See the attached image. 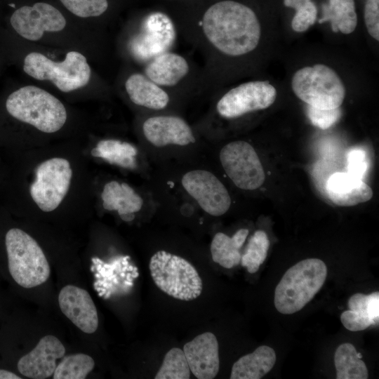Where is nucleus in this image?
Instances as JSON below:
<instances>
[{"label": "nucleus", "mask_w": 379, "mask_h": 379, "mask_svg": "<svg viewBox=\"0 0 379 379\" xmlns=\"http://www.w3.org/2000/svg\"><path fill=\"white\" fill-rule=\"evenodd\" d=\"M6 107L15 119L47 133L59 131L67 120L64 105L50 93L34 86L13 92L6 100Z\"/></svg>", "instance_id": "20e7f679"}, {"label": "nucleus", "mask_w": 379, "mask_h": 379, "mask_svg": "<svg viewBox=\"0 0 379 379\" xmlns=\"http://www.w3.org/2000/svg\"><path fill=\"white\" fill-rule=\"evenodd\" d=\"M11 24L16 32L30 41H38L45 32H56L63 29L66 20L55 7L44 2L32 6H22L12 14Z\"/></svg>", "instance_id": "f8f14e48"}, {"label": "nucleus", "mask_w": 379, "mask_h": 379, "mask_svg": "<svg viewBox=\"0 0 379 379\" xmlns=\"http://www.w3.org/2000/svg\"><path fill=\"white\" fill-rule=\"evenodd\" d=\"M269 247L270 240L267 234L262 230L255 231L241 256V265L246 267L249 273L256 272L265 260Z\"/></svg>", "instance_id": "bb28decb"}, {"label": "nucleus", "mask_w": 379, "mask_h": 379, "mask_svg": "<svg viewBox=\"0 0 379 379\" xmlns=\"http://www.w3.org/2000/svg\"><path fill=\"white\" fill-rule=\"evenodd\" d=\"M189 71V63L183 56L166 51L149 60L145 72L150 80L164 87L175 86Z\"/></svg>", "instance_id": "6ab92c4d"}, {"label": "nucleus", "mask_w": 379, "mask_h": 379, "mask_svg": "<svg viewBox=\"0 0 379 379\" xmlns=\"http://www.w3.org/2000/svg\"><path fill=\"white\" fill-rule=\"evenodd\" d=\"M94 359L89 355L77 353L63 357L57 364L54 379H84L93 370Z\"/></svg>", "instance_id": "a878e982"}, {"label": "nucleus", "mask_w": 379, "mask_h": 379, "mask_svg": "<svg viewBox=\"0 0 379 379\" xmlns=\"http://www.w3.org/2000/svg\"><path fill=\"white\" fill-rule=\"evenodd\" d=\"M124 284L131 286H133V283L130 281H124Z\"/></svg>", "instance_id": "4c0bfd02"}, {"label": "nucleus", "mask_w": 379, "mask_h": 379, "mask_svg": "<svg viewBox=\"0 0 379 379\" xmlns=\"http://www.w3.org/2000/svg\"><path fill=\"white\" fill-rule=\"evenodd\" d=\"M307 112L311 123L323 130L327 129L335 124L342 114L340 107L324 109L309 105Z\"/></svg>", "instance_id": "2f4dec72"}, {"label": "nucleus", "mask_w": 379, "mask_h": 379, "mask_svg": "<svg viewBox=\"0 0 379 379\" xmlns=\"http://www.w3.org/2000/svg\"><path fill=\"white\" fill-rule=\"evenodd\" d=\"M6 262L1 272L15 285L31 288L45 283L51 274L48 261L36 241L17 227L4 238Z\"/></svg>", "instance_id": "f03ea898"}, {"label": "nucleus", "mask_w": 379, "mask_h": 379, "mask_svg": "<svg viewBox=\"0 0 379 379\" xmlns=\"http://www.w3.org/2000/svg\"><path fill=\"white\" fill-rule=\"evenodd\" d=\"M182 185L209 215L220 216L229 210L231 204L229 192L212 173L204 170L189 171L182 177Z\"/></svg>", "instance_id": "9b49d317"}, {"label": "nucleus", "mask_w": 379, "mask_h": 379, "mask_svg": "<svg viewBox=\"0 0 379 379\" xmlns=\"http://www.w3.org/2000/svg\"><path fill=\"white\" fill-rule=\"evenodd\" d=\"M142 131L146 139L158 147L168 145L185 146L196 141L188 124L175 116L149 117L143 123Z\"/></svg>", "instance_id": "dca6fc26"}, {"label": "nucleus", "mask_w": 379, "mask_h": 379, "mask_svg": "<svg viewBox=\"0 0 379 379\" xmlns=\"http://www.w3.org/2000/svg\"><path fill=\"white\" fill-rule=\"evenodd\" d=\"M277 98L275 88L267 81H248L227 91L216 109L226 119H234L271 106Z\"/></svg>", "instance_id": "9d476101"}, {"label": "nucleus", "mask_w": 379, "mask_h": 379, "mask_svg": "<svg viewBox=\"0 0 379 379\" xmlns=\"http://www.w3.org/2000/svg\"><path fill=\"white\" fill-rule=\"evenodd\" d=\"M149 268L156 286L173 298L190 301L202 291V281L196 268L185 258L159 251L150 258Z\"/></svg>", "instance_id": "39448f33"}, {"label": "nucleus", "mask_w": 379, "mask_h": 379, "mask_svg": "<svg viewBox=\"0 0 379 379\" xmlns=\"http://www.w3.org/2000/svg\"><path fill=\"white\" fill-rule=\"evenodd\" d=\"M23 69L37 80L51 81L62 92H70L88 84L91 70L86 57L69 51L62 62H55L44 55L32 52L24 60Z\"/></svg>", "instance_id": "423d86ee"}, {"label": "nucleus", "mask_w": 379, "mask_h": 379, "mask_svg": "<svg viewBox=\"0 0 379 379\" xmlns=\"http://www.w3.org/2000/svg\"><path fill=\"white\" fill-rule=\"evenodd\" d=\"M348 173L361 180L368 168L366 152L360 149H354L347 154Z\"/></svg>", "instance_id": "72a5a7b5"}, {"label": "nucleus", "mask_w": 379, "mask_h": 379, "mask_svg": "<svg viewBox=\"0 0 379 379\" xmlns=\"http://www.w3.org/2000/svg\"><path fill=\"white\" fill-rule=\"evenodd\" d=\"M58 300L62 314L80 331L91 334L97 330V308L86 290L72 284L66 285L60 289Z\"/></svg>", "instance_id": "4468645a"}, {"label": "nucleus", "mask_w": 379, "mask_h": 379, "mask_svg": "<svg viewBox=\"0 0 379 379\" xmlns=\"http://www.w3.org/2000/svg\"><path fill=\"white\" fill-rule=\"evenodd\" d=\"M91 155L102 158L111 164L133 169L136 167L137 149L131 144L118 140H100L93 148Z\"/></svg>", "instance_id": "b1692460"}, {"label": "nucleus", "mask_w": 379, "mask_h": 379, "mask_svg": "<svg viewBox=\"0 0 379 379\" xmlns=\"http://www.w3.org/2000/svg\"><path fill=\"white\" fill-rule=\"evenodd\" d=\"M121 276L122 277H125V274H124V273H121Z\"/></svg>", "instance_id": "58836bf2"}, {"label": "nucleus", "mask_w": 379, "mask_h": 379, "mask_svg": "<svg viewBox=\"0 0 379 379\" xmlns=\"http://www.w3.org/2000/svg\"><path fill=\"white\" fill-rule=\"evenodd\" d=\"M201 32L206 41L220 53L240 56L258 46L260 25L251 8L239 2L225 0L210 6L204 13Z\"/></svg>", "instance_id": "f257e3e1"}, {"label": "nucleus", "mask_w": 379, "mask_h": 379, "mask_svg": "<svg viewBox=\"0 0 379 379\" xmlns=\"http://www.w3.org/2000/svg\"><path fill=\"white\" fill-rule=\"evenodd\" d=\"M72 176L70 164L63 158H51L37 166L29 192L41 211L51 212L59 206L69 191Z\"/></svg>", "instance_id": "6e6552de"}, {"label": "nucleus", "mask_w": 379, "mask_h": 379, "mask_svg": "<svg viewBox=\"0 0 379 379\" xmlns=\"http://www.w3.org/2000/svg\"><path fill=\"white\" fill-rule=\"evenodd\" d=\"M190 369L182 350L171 348L165 355L155 379H189Z\"/></svg>", "instance_id": "cd10ccee"}, {"label": "nucleus", "mask_w": 379, "mask_h": 379, "mask_svg": "<svg viewBox=\"0 0 379 379\" xmlns=\"http://www.w3.org/2000/svg\"><path fill=\"white\" fill-rule=\"evenodd\" d=\"M130 100L135 105L151 109H164L169 102V95L160 86L145 74L134 73L125 82Z\"/></svg>", "instance_id": "aec40b11"}, {"label": "nucleus", "mask_w": 379, "mask_h": 379, "mask_svg": "<svg viewBox=\"0 0 379 379\" xmlns=\"http://www.w3.org/2000/svg\"><path fill=\"white\" fill-rule=\"evenodd\" d=\"M349 310L359 312L368 317L374 323L379 322V293L373 292L369 295L357 293L348 300Z\"/></svg>", "instance_id": "c756f323"}, {"label": "nucleus", "mask_w": 379, "mask_h": 379, "mask_svg": "<svg viewBox=\"0 0 379 379\" xmlns=\"http://www.w3.org/2000/svg\"><path fill=\"white\" fill-rule=\"evenodd\" d=\"M361 357V353H358L351 343L339 345L334 356L336 378L367 379L368 369Z\"/></svg>", "instance_id": "393cba45"}, {"label": "nucleus", "mask_w": 379, "mask_h": 379, "mask_svg": "<svg viewBox=\"0 0 379 379\" xmlns=\"http://www.w3.org/2000/svg\"><path fill=\"white\" fill-rule=\"evenodd\" d=\"M340 321L345 328L350 331H363L371 326H375L368 317L351 310L341 314Z\"/></svg>", "instance_id": "473e14b6"}, {"label": "nucleus", "mask_w": 379, "mask_h": 379, "mask_svg": "<svg viewBox=\"0 0 379 379\" xmlns=\"http://www.w3.org/2000/svg\"><path fill=\"white\" fill-rule=\"evenodd\" d=\"M274 350L268 346L257 347L252 353L240 357L232 366L231 379H260L273 368Z\"/></svg>", "instance_id": "412c9836"}, {"label": "nucleus", "mask_w": 379, "mask_h": 379, "mask_svg": "<svg viewBox=\"0 0 379 379\" xmlns=\"http://www.w3.org/2000/svg\"><path fill=\"white\" fill-rule=\"evenodd\" d=\"M291 86L298 98L319 109L340 107L345 96V88L339 76L323 64L297 70L293 76Z\"/></svg>", "instance_id": "0eeeda50"}, {"label": "nucleus", "mask_w": 379, "mask_h": 379, "mask_svg": "<svg viewBox=\"0 0 379 379\" xmlns=\"http://www.w3.org/2000/svg\"><path fill=\"white\" fill-rule=\"evenodd\" d=\"M144 34L140 41L139 54L151 60L166 52L175 38V27L171 19L161 12H153L146 18Z\"/></svg>", "instance_id": "f3484780"}, {"label": "nucleus", "mask_w": 379, "mask_h": 379, "mask_svg": "<svg viewBox=\"0 0 379 379\" xmlns=\"http://www.w3.org/2000/svg\"><path fill=\"white\" fill-rule=\"evenodd\" d=\"M65 354V347L55 336L41 338L30 352L21 356L16 362L17 371L32 379H45L53 375L57 361Z\"/></svg>", "instance_id": "ddd939ff"}, {"label": "nucleus", "mask_w": 379, "mask_h": 379, "mask_svg": "<svg viewBox=\"0 0 379 379\" xmlns=\"http://www.w3.org/2000/svg\"><path fill=\"white\" fill-rule=\"evenodd\" d=\"M286 6L296 11L291 22L294 31L302 32L314 25L317 15V9L310 0H284Z\"/></svg>", "instance_id": "c85d7f7f"}, {"label": "nucleus", "mask_w": 379, "mask_h": 379, "mask_svg": "<svg viewBox=\"0 0 379 379\" xmlns=\"http://www.w3.org/2000/svg\"><path fill=\"white\" fill-rule=\"evenodd\" d=\"M120 217L123 220L126 222H130L134 219L135 215L133 213H128L121 215Z\"/></svg>", "instance_id": "c9c22d12"}, {"label": "nucleus", "mask_w": 379, "mask_h": 379, "mask_svg": "<svg viewBox=\"0 0 379 379\" xmlns=\"http://www.w3.org/2000/svg\"><path fill=\"white\" fill-rule=\"evenodd\" d=\"M190 371L198 379H213L220 368L218 343L211 332L196 336L183 347Z\"/></svg>", "instance_id": "2eb2a0df"}, {"label": "nucleus", "mask_w": 379, "mask_h": 379, "mask_svg": "<svg viewBox=\"0 0 379 379\" xmlns=\"http://www.w3.org/2000/svg\"><path fill=\"white\" fill-rule=\"evenodd\" d=\"M364 20L368 34L379 40V0H367L364 8Z\"/></svg>", "instance_id": "f704fd0d"}, {"label": "nucleus", "mask_w": 379, "mask_h": 379, "mask_svg": "<svg viewBox=\"0 0 379 379\" xmlns=\"http://www.w3.org/2000/svg\"><path fill=\"white\" fill-rule=\"evenodd\" d=\"M329 199L340 206H352L366 202L373 197L372 189L362 180L349 173H333L326 183Z\"/></svg>", "instance_id": "a211bd4d"}, {"label": "nucleus", "mask_w": 379, "mask_h": 379, "mask_svg": "<svg viewBox=\"0 0 379 379\" xmlns=\"http://www.w3.org/2000/svg\"><path fill=\"white\" fill-rule=\"evenodd\" d=\"M220 160L227 176L239 188L253 190L265 179L260 160L249 143L237 140L225 145L220 152Z\"/></svg>", "instance_id": "1a4fd4ad"}, {"label": "nucleus", "mask_w": 379, "mask_h": 379, "mask_svg": "<svg viewBox=\"0 0 379 379\" xmlns=\"http://www.w3.org/2000/svg\"><path fill=\"white\" fill-rule=\"evenodd\" d=\"M139 274L138 272H134V273L131 275L132 278H137L138 277Z\"/></svg>", "instance_id": "e433bc0d"}, {"label": "nucleus", "mask_w": 379, "mask_h": 379, "mask_svg": "<svg viewBox=\"0 0 379 379\" xmlns=\"http://www.w3.org/2000/svg\"><path fill=\"white\" fill-rule=\"evenodd\" d=\"M326 275V265L318 258H307L290 267L274 291L277 311L284 314L300 311L321 288Z\"/></svg>", "instance_id": "7ed1b4c3"}, {"label": "nucleus", "mask_w": 379, "mask_h": 379, "mask_svg": "<svg viewBox=\"0 0 379 379\" xmlns=\"http://www.w3.org/2000/svg\"><path fill=\"white\" fill-rule=\"evenodd\" d=\"M248 234L247 229L239 230L232 237L218 232L211 244L213 260L220 266L230 269L241 262L239 251Z\"/></svg>", "instance_id": "4be33fe9"}, {"label": "nucleus", "mask_w": 379, "mask_h": 379, "mask_svg": "<svg viewBox=\"0 0 379 379\" xmlns=\"http://www.w3.org/2000/svg\"><path fill=\"white\" fill-rule=\"evenodd\" d=\"M74 15L80 18L97 17L108 8L107 0H60Z\"/></svg>", "instance_id": "7c9ffc66"}, {"label": "nucleus", "mask_w": 379, "mask_h": 379, "mask_svg": "<svg viewBox=\"0 0 379 379\" xmlns=\"http://www.w3.org/2000/svg\"><path fill=\"white\" fill-rule=\"evenodd\" d=\"M323 17L319 23L329 21L334 32L348 34L354 32L357 25V15L354 0H329L322 6Z\"/></svg>", "instance_id": "5701e85b"}]
</instances>
